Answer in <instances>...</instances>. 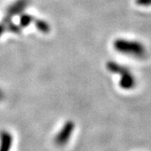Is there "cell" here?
Here are the masks:
<instances>
[{
    "mask_svg": "<svg viewBox=\"0 0 151 151\" xmlns=\"http://www.w3.org/2000/svg\"><path fill=\"white\" fill-rule=\"evenodd\" d=\"M113 47L116 52L137 59L147 57V51L143 43L137 40L116 38L113 42Z\"/></svg>",
    "mask_w": 151,
    "mask_h": 151,
    "instance_id": "1",
    "label": "cell"
},
{
    "mask_svg": "<svg viewBox=\"0 0 151 151\" xmlns=\"http://www.w3.org/2000/svg\"><path fill=\"white\" fill-rule=\"evenodd\" d=\"M75 123L72 120H68L65 123L60 130L56 135L54 138V142L58 147H64L66 146L71 138V136L75 130Z\"/></svg>",
    "mask_w": 151,
    "mask_h": 151,
    "instance_id": "2",
    "label": "cell"
},
{
    "mask_svg": "<svg viewBox=\"0 0 151 151\" xmlns=\"http://www.w3.org/2000/svg\"><path fill=\"white\" fill-rule=\"evenodd\" d=\"M29 3V0H17L15 3H13L8 8L6 9V14L5 17V22L7 23L9 21H11L12 17L19 15L20 13H22L24 10L27 7Z\"/></svg>",
    "mask_w": 151,
    "mask_h": 151,
    "instance_id": "3",
    "label": "cell"
},
{
    "mask_svg": "<svg viewBox=\"0 0 151 151\" xmlns=\"http://www.w3.org/2000/svg\"><path fill=\"white\" fill-rule=\"evenodd\" d=\"M118 85L122 89L125 90H130L134 88L137 85V79L134 74L131 71H129L126 75L120 77L119 80H118Z\"/></svg>",
    "mask_w": 151,
    "mask_h": 151,
    "instance_id": "4",
    "label": "cell"
},
{
    "mask_svg": "<svg viewBox=\"0 0 151 151\" xmlns=\"http://www.w3.org/2000/svg\"><path fill=\"white\" fill-rule=\"evenodd\" d=\"M106 67V69L109 70L110 73L117 75V76H119V77H122V76L126 75L127 73H128L129 71H130V69H129L128 68L123 66V65H121L119 63L112 61V60L107 61Z\"/></svg>",
    "mask_w": 151,
    "mask_h": 151,
    "instance_id": "5",
    "label": "cell"
},
{
    "mask_svg": "<svg viewBox=\"0 0 151 151\" xmlns=\"http://www.w3.org/2000/svg\"><path fill=\"white\" fill-rule=\"evenodd\" d=\"M13 143L12 135L8 131L0 132V151H10Z\"/></svg>",
    "mask_w": 151,
    "mask_h": 151,
    "instance_id": "6",
    "label": "cell"
},
{
    "mask_svg": "<svg viewBox=\"0 0 151 151\" xmlns=\"http://www.w3.org/2000/svg\"><path fill=\"white\" fill-rule=\"evenodd\" d=\"M35 26L37 30H39L40 32H42V33H44V34H47L50 31V26L47 21L37 19L35 20Z\"/></svg>",
    "mask_w": 151,
    "mask_h": 151,
    "instance_id": "7",
    "label": "cell"
},
{
    "mask_svg": "<svg viewBox=\"0 0 151 151\" xmlns=\"http://www.w3.org/2000/svg\"><path fill=\"white\" fill-rule=\"evenodd\" d=\"M34 21V17L28 15V14H24L20 17L19 19V25L20 27H27V26H29L32 22Z\"/></svg>",
    "mask_w": 151,
    "mask_h": 151,
    "instance_id": "8",
    "label": "cell"
},
{
    "mask_svg": "<svg viewBox=\"0 0 151 151\" xmlns=\"http://www.w3.org/2000/svg\"><path fill=\"white\" fill-rule=\"evenodd\" d=\"M6 24H7V26L6 27V29L9 30L10 32H12V33L18 34V33H20V32H21V27H18L17 25L12 23L11 21H9V22H7Z\"/></svg>",
    "mask_w": 151,
    "mask_h": 151,
    "instance_id": "9",
    "label": "cell"
},
{
    "mask_svg": "<svg viewBox=\"0 0 151 151\" xmlns=\"http://www.w3.org/2000/svg\"><path fill=\"white\" fill-rule=\"evenodd\" d=\"M5 30H6V26L0 24V36H2V34L4 33Z\"/></svg>",
    "mask_w": 151,
    "mask_h": 151,
    "instance_id": "10",
    "label": "cell"
},
{
    "mask_svg": "<svg viewBox=\"0 0 151 151\" xmlns=\"http://www.w3.org/2000/svg\"><path fill=\"white\" fill-rule=\"evenodd\" d=\"M5 98V95H4V92L0 89V101H2Z\"/></svg>",
    "mask_w": 151,
    "mask_h": 151,
    "instance_id": "11",
    "label": "cell"
}]
</instances>
